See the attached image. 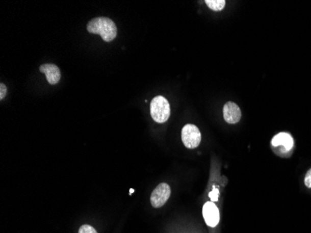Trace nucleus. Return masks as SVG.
Here are the masks:
<instances>
[{"label": "nucleus", "instance_id": "423d86ee", "mask_svg": "<svg viewBox=\"0 0 311 233\" xmlns=\"http://www.w3.org/2000/svg\"><path fill=\"white\" fill-rule=\"evenodd\" d=\"M223 114L225 121L229 124H236L242 118V111L239 106L234 102H227L224 106Z\"/></svg>", "mask_w": 311, "mask_h": 233}, {"label": "nucleus", "instance_id": "9d476101", "mask_svg": "<svg viewBox=\"0 0 311 233\" xmlns=\"http://www.w3.org/2000/svg\"><path fill=\"white\" fill-rule=\"evenodd\" d=\"M79 233H97V231L95 230V228L91 227L90 225H83L80 228Z\"/></svg>", "mask_w": 311, "mask_h": 233}, {"label": "nucleus", "instance_id": "9b49d317", "mask_svg": "<svg viewBox=\"0 0 311 233\" xmlns=\"http://www.w3.org/2000/svg\"><path fill=\"white\" fill-rule=\"evenodd\" d=\"M210 198H211V200L213 202H215V201H218V196H219V190H217V189H214L213 191H211L210 192Z\"/></svg>", "mask_w": 311, "mask_h": 233}, {"label": "nucleus", "instance_id": "f03ea898", "mask_svg": "<svg viewBox=\"0 0 311 233\" xmlns=\"http://www.w3.org/2000/svg\"><path fill=\"white\" fill-rule=\"evenodd\" d=\"M150 114L152 119L158 123H164L170 118L171 109L166 98L159 95L156 96L150 105Z\"/></svg>", "mask_w": 311, "mask_h": 233}, {"label": "nucleus", "instance_id": "1a4fd4ad", "mask_svg": "<svg viewBox=\"0 0 311 233\" xmlns=\"http://www.w3.org/2000/svg\"><path fill=\"white\" fill-rule=\"evenodd\" d=\"M205 3L211 10L215 11H222L225 6V0H206Z\"/></svg>", "mask_w": 311, "mask_h": 233}, {"label": "nucleus", "instance_id": "4468645a", "mask_svg": "<svg viewBox=\"0 0 311 233\" xmlns=\"http://www.w3.org/2000/svg\"><path fill=\"white\" fill-rule=\"evenodd\" d=\"M134 190H133V189H132V190H131V191H129V193H131V194H132V193H134Z\"/></svg>", "mask_w": 311, "mask_h": 233}, {"label": "nucleus", "instance_id": "6e6552de", "mask_svg": "<svg viewBox=\"0 0 311 233\" xmlns=\"http://www.w3.org/2000/svg\"><path fill=\"white\" fill-rule=\"evenodd\" d=\"M271 144L275 147L282 146L286 151H289L294 146V139L287 133H279V135L274 136Z\"/></svg>", "mask_w": 311, "mask_h": 233}, {"label": "nucleus", "instance_id": "f8f14e48", "mask_svg": "<svg viewBox=\"0 0 311 233\" xmlns=\"http://www.w3.org/2000/svg\"><path fill=\"white\" fill-rule=\"evenodd\" d=\"M305 185L308 189H311V169H309L305 176Z\"/></svg>", "mask_w": 311, "mask_h": 233}, {"label": "nucleus", "instance_id": "ddd939ff", "mask_svg": "<svg viewBox=\"0 0 311 233\" xmlns=\"http://www.w3.org/2000/svg\"><path fill=\"white\" fill-rule=\"evenodd\" d=\"M7 94V87L3 83L0 84V100H3Z\"/></svg>", "mask_w": 311, "mask_h": 233}, {"label": "nucleus", "instance_id": "f257e3e1", "mask_svg": "<svg viewBox=\"0 0 311 233\" xmlns=\"http://www.w3.org/2000/svg\"><path fill=\"white\" fill-rule=\"evenodd\" d=\"M88 32L95 35H100L102 40L106 42H110L114 40L117 34L118 29L111 19L107 17H97L92 19L91 22L87 25Z\"/></svg>", "mask_w": 311, "mask_h": 233}, {"label": "nucleus", "instance_id": "0eeeda50", "mask_svg": "<svg viewBox=\"0 0 311 233\" xmlns=\"http://www.w3.org/2000/svg\"><path fill=\"white\" fill-rule=\"evenodd\" d=\"M41 73H44L47 77V81L50 85H55L61 80V71L57 65L54 64H45L39 67Z\"/></svg>", "mask_w": 311, "mask_h": 233}, {"label": "nucleus", "instance_id": "20e7f679", "mask_svg": "<svg viewBox=\"0 0 311 233\" xmlns=\"http://www.w3.org/2000/svg\"><path fill=\"white\" fill-rule=\"evenodd\" d=\"M171 196V188L166 183L159 185L151 194V204L154 208H161L166 203Z\"/></svg>", "mask_w": 311, "mask_h": 233}, {"label": "nucleus", "instance_id": "7ed1b4c3", "mask_svg": "<svg viewBox=\"0 0 311 233\" xmlns=\"http://www.w3.org/2000/svg\"><path fill=\"white\" fill-rule=\"evenodd\" d=\"M182 141L188 148H196L201 141V135L199 128L194 124H187L182 130Z\"/></svg>", "mask_w": 311, "mask_h": 233}, {"label": "nucleus", "instance_id": "39448f33", "mask_svg": "<svg viewBox=\"0 0 311 233\" xmlns=\"http://www.w3.org/2000/svg\"><path fill=\"white\" fill-rule=\"evenodd\" d=\"M202 215H203L204 220L206 224L210 227H215L219 223L220 216H219V210L217 206L215 205V202L210 201L206 202L202 208Z\"/></svg>", "mask_w": 311, "mask_h": 233}]
</instances>
